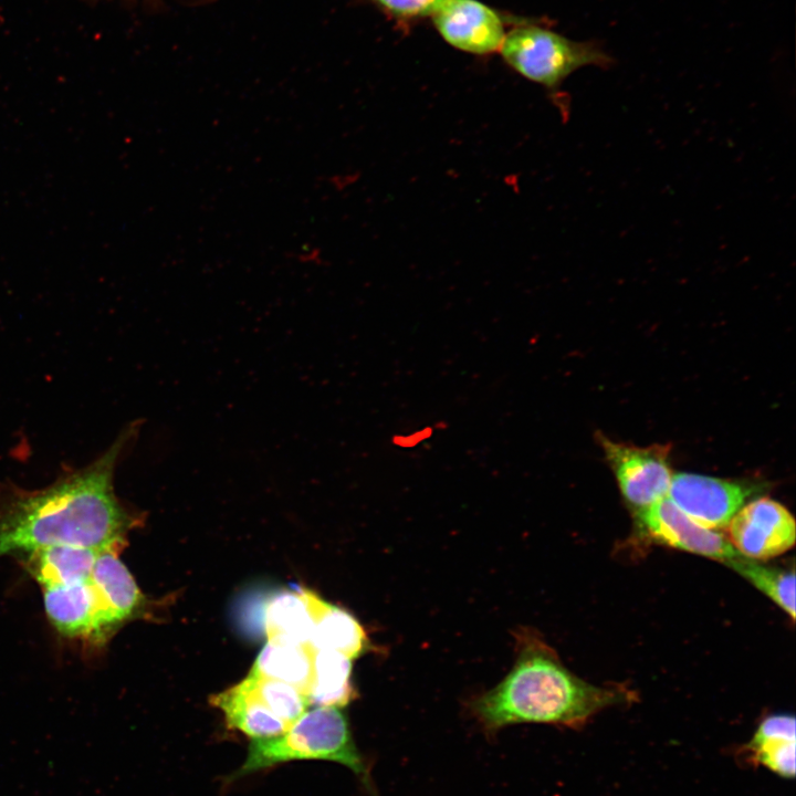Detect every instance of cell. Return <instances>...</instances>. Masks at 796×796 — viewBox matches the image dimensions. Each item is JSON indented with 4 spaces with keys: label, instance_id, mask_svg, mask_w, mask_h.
Wrapping results in <instances>:
<instances>
[{
    "label": "cell",
    "instance_id": "cell-1",
    "mask_svg": "<svg viewBox=\"0 0 796 796\" xmlns=\"http://www.w3.org/2000/svg\"><path fill=\"white\" fill-rule=\"evenodd\" d=\"M139 428L128 425L97 459L43 489L2 485L0 557L55 545L121 553L138 520L116 495L114 476Z\"/></svg>",
    "mask_w": 796,
    "mask_h": 796
},
{
    "label": "cell",
    "instance_id": "cell-2",
    "mask_svg": "<svg viewBox=\"0 0 796 796\" xmlns=\"http://www.w3.org/2000/svg\"><path fill=\"white\" fill-rule=\"evenodd\" d=\"M619 689L591 684L570 672L533 630L516 633V659L493 689L470 702L488 735L519 723L576 727L599 711L627 701Z\"/></svg>",
    "mask_w": 796,
    "mask_h": 796
},
{
    "label": "cell",
    "instance_id": "cell-3",
    "mask_svg": "<svg viewBox=\"0 0 796 796\" xmlns=\"http://www.w3.org/2000/svg\"><path fill=\"white\" fill-rule=\"evenodd\" d=\"M331 761L349 768L365 789L377 796L367 760L358 750L339 708L306 710L277 736L251 740L242 765L229 781L291 761Z\"/></svg>",
    "mask_w": 796,
    "mask_h": 796
},
{
    "label": "cell",
    "instance_id": "cell-4",
    "mask_svg": "<svg viewBox=\"0 0 796 796\" xmlns=\"http://www.w3.org/2000/svg\"><path fill=\"white\" fill-rule=\"evenodd\" d=\"M523 77L554 91L585 66L607 69L611 56L594 41H574L547 28L521 25L505 33L499 51Z\"/></svg>",
    "mask_w": 796,
    "mask_h": 796
},
{
    "label": "cell",
    "instance_id": "cell-5",
    "mask_svg": "<svg viewBox=\"0 0 796 796\" xmlns=\"http://www.w3.org/2000/svg\"><path fill=\"white\" fill-rule=\"evenodd\" d=\"M41 588L45 615L62 637L98 648L116 632L117 627L103 607L91 577Z\"/></svg>",
    "mask_w": 796,
    "mask_h": 796
},
{
    "label": "cell",
    "instance_id": "cell-6",
    "mask_svg": "<svg viewBox=\"0 0 796 796\" xmlns=\"http://www.w3.org/2000/svg\"><path fill=\"white\" fill-rule=\"evenodd\" d=\"M600 441L620 492L636 514L668 496L672 474L666 447L641 448L604 437Z\"/></svg>",
    "mask_w": 796,
    "mask_h": 796
},
{
    "label": "cell",
    "instance_id": "cell-7",
    "mask_svg": "<svg viewBox=\"0 0 796 796\" xmlns=\"http://www.w3.org/2000/svg\"><path fill=\"white\" fill-rule=\"evenodd\" d=\"M727 538L743 556L765 561L778 556L795 544V520L777 501L756 499L743 507L727 524Z\"/></svg>",
    "mask_w": 796,
    "mask_h": 796
},
{
    "label": "cell",
    "instance_id": "cell-8",
    "mask_svg": "<svg viewBox=\"0 0 796 796\" xmlns=\"http://www.w3.org/2000/svg\"><path fill=\"white\" fill-rule=\"evenodd\" d=\"M754 493V486L694 473L672 475L668 499L698 524L715 530L727 526Z\"/></svg>",
    "mask_w": 796,
    "mask_h": 796
},
{
    "label": "cell",
    "instance_id": "cell-9",
    "mask_svg": "<svg viewBox=\"0 0 796 796\" xmlns=\"http://www.w3.org/2000/svg\"><path fill=\"white\" fill-rule=\"evenodd\" d=\"M642 528L657 542L726 564L740 553L722 533L706 528L664 498L637 513Z\"/></svg>",
    "mask_w": 796,
    "mask_h": 796
},
{
    "label": "cell",
    "instance_id": "cell-10",
    "mask_svg": "<svg viewBox=\"0 0 796 796\" xmlns=\"http://www.w3.org/2000/svg\"><path fill=\"white\" fill-rule=\"evenodd\" d=\"M431 17L440 35L463 52H499L505 36L501 17L479 0H444Z\"/></svg>",
    "mask_w": 796,
    "mask_h": 796
},
{
    "label": "cell",
    "instance_id": "cell-11",
    "mask_svg": "<svg viewBox=\"0 0 796 796\" xmlns=\"http://www.w3.org/2000/svg\"><path fill=\"white\" fill-rule=\"evenodd\" d=\"M118 554L111 549L98 552L91 575L101 603L117 628L139 616L146 603Z\"/></svg>",
    "mask_w": 796,
    "mask_h": 796
},
{
    "label": "cell",
    "instance_id": "cell-12",
    "mask_svg": "<svg viewBox=\"0 0 796 796\" xmlns=\"http://www.w3.org/2000/svg\"><path fill=\"white\" fill-rule=\"evenodd\" d=\"M303 591L314 622L311 648L334 650L350 659L360 656L367 647V636L358 620L315 593Z\"/></svg>",
    "mask_w": 796,
    "mask_h": 796
},
{
    "label": "cell",
    "instance_id": "cell-13",
    "mask_svg": "<svg viewBox=\"0 0 796 796\" xmlns=\"http://www.w3.org/2000/svg\"><path fill=\"white\" fill-rule=\"evenodd\" d=\"M796 723L792 714L779 713L761 721L752 739L743 747L748 760L776 775L795 777Z\"/></svg>",
    "mask_w": 796,
    "mask_h": 796
},
{
    "label": "cell",
    "instance_id": "cell-14",
    "mask_svg": "<svg viewBox=\"0 0 796 796\" xmlns=\"http://www.w3.org/2000/svg\"><path fill=\"white\" fill-rule=\"evenodd\" d=\"M210 702L222 711L229 727L251 740L277 736L290 726L251 692L244 680L212 695Z\"/></svg>",
    "mask_w": 796,
    "mask_h": 796
},
{
    "label": "cell",
    "instance_id": "cell-15",
    "mask_svg": "<svg viewBox=\"0 0 796 796\" xmlns=\"http://www.w3.org/2000/svg\"><path fill=\"white\" fill-rule=\"evenodd\" d=\"M86 547L55 545L21 554L30 575L43 586L64 585L91 577L97 554Z\"/></svg>",
    "mask_w": 796,
    "mask_h": 796
},
{
    "label": "cell",
    "instance_id": "cell-16",
    "mask_svg": "<svg viewBox=\"0 0 796 796\" xmlns=\"http://www.w3.org/2000/svg\"><path fill=\"white\" fill-rule=\"evenodd\" d=\"M313 627L303 589L277 593L266 601L264 630L268 642L311 647Z\"/></svg>",
    "mask_w": 796,
    "mask_h": 796
},
{
    "label": "cell",
    "instance_id": "cell-17",
    "mask_svg": "<svg viewBox=\"0 0 796 796\" xmlns=\"http://www.w3.org/2000/svg\"><path fill=\"white\" fill-rule=\"evenodd\" d=\"M353 659L334 650H315L313 681L306 699L310 705L344 708L355 699Z\"/></svg>",
    "mask_w": 796,
    "mask_h": 796
},
{
    "label": "cell",
    "instance_id": "cell-18",
    "mask_svg": "<svg viewBox=\"0 0 796 796\" xmlns=\"http://www.w3.org/2000/svg\"><path fill=\"white\" fill-rule=\"evenodd\" d=\"M314 649L303 646H287L268 642L251 671L285 682L306 694L313 681Z\"/></svg>",
    "mask_w": 796,
    "mask_h": 796
},
{
    "label": "cell",
    "instance_id": "cell-19",
    "mask_svg": "<svg viewBox=\"0 0 796 796\" xmlns=\"http://www.w3.org/2000/svg\"><path fill=\"white\" fill-rule=\"evenodd\" d=\"M726 565L753 584L761 593L777 604L790 618L795 619V574L741 554Z\"/></svg>",
    "mask_w": 796,
    "mask_h": 796
},
{
    "label": "cell",
    "instance_id": "cell-20",
    "mask_svg": "<svg viewBox=\"0 0 796 796\" xmlns=\"http://www.w3.org/2000/svg\"><path fill=\"white\" fill-rule=\"evenodd\" d=\"M251 692L277 718L291 725L306 710L308 701L296 688L250 671L243 679Z\"/></svg>",
    "mask_w": 796,
    "mask_h": 796
},
{
    "label": "cell",
    "instance_id": "cell-21",
    "mask_svg": "<svg viewBox=\"0 0 796 796\" xmlns=\"http://www.w3.org/2000/svg\"><path fill=\"white\" fill-rule=\"evenodd\" d=\"M390 14L413 19L431 17L444 0H374Z\"/></svg>",
    "mask_w": 796,
    "mask_h": 796
},
{
    "label": "cell",
    "instance_id": "cell-22",
    "mask_svg": "<svg viewBox=\"0 0 796 796\" xmlns=\"http://www.w3.org/2000/svg\"><path fill=\"white\" fill-rule=\"evenodd\" d=\"M292 258L301 264H316L320 263L321 252L317 247L307 243L295 249Z\"/></svg>",
    "mask_w": 796,
    "mask_h": 796
}]
</instances>
